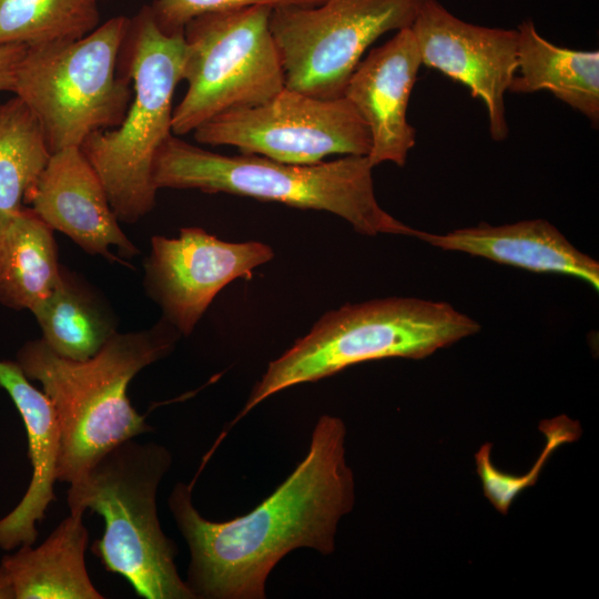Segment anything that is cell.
<instances>
[{"mask_svg":"<svg viewBox=\"0 0 599 599\" xmlns=\"http://www.w3.org/2000/svg\"><path fill=\"white\" fill-rule=\"evenodd\" d=\"M345 439L339 417L321 416L293 473L252 511L227 521L205 519L192 488L174 486L169 507L190 549L185 582L195 599H263L271 571L288 552L335 550L339 520L355 502Z\"/></svg>","mask_w":599,"mask_h":599,"instance_id":"obj_1","label":"cell"},{"mask_svg":"<svg viewBox=\"0 0 599 599\" xmlns=\"http://www.w3.org/2000/svg\"><path fill=\"white\" fill-rule=\"evenodd\" d=\"M180 335L162 318L150 329L115 333L85 361L59 356L42 338L21 346L16 362L30 380L40 382L59 422L58 481H74L113 447L154 430L132 406L129 385L167 356Z\"/></svg>","mask_w":599,"mask_h":599,"instance_id":"obj_2","label":"cell"},{"mask_svg":"<svg viewBox=\"0 0 599 599\" xmlns=\"http://www.w3.org/2000/svg\"><path fill=\"white\" fill-rule=\"evenodd\" d=\"M367 155H345L329 162L294 164L262 155H224L171 134L159 149L153 183L159 189H193L325 211L368 236L416 237L413 229L378 204Z\"/></svg>","mask_w":599,"mask_h":599,"instance_id":"obj_3","label":"cell"},{"mask_svg":"<svg viewBox=\"0 0 599 599\" xmlns=\"http://www.w3.org/2000/svg\"><path fill=\"white\" fill-rule=\"evenodd\" d=\"M172 465L166 447L125 440L70 483V512L91 510L104 520L91 552L145 599H195L177 572L176 544L161 528L156 496Z\"/></svg>","mask_w":599,"mask_h":599,"instance_id":"obj_4","label":"cell"},{"mask_svg":"<svg viewBox=\"0 0 599 599\" xmlns=\"http://www.w3.org/2000/svg\"><path fill=\"white\" fill-rule=\"evenodd\" d=\"M479 331L477 321L443 301L386 297L331 309L268 364L236 420L288 387L363 362L425 358Z\"/></svg>","mask_w":599,"mask_h":599,"instance_id":"obj_5","label":"cell"},{"mask_svg":"<svg viewBox=\"0 0 599 599\" xmlns=\"http://www.w3.org/2000/svg\"><path fill=\"white\" fill-rule=\"evenodd\" d=\"M183 32L166 33L150 6L130 22L119 64L132 100L120 125L85 139L80 149L99 175L119 221L132 223L155 205V155L172 133V100L183 80Z\"/></svg>","mask_w":599,"mask_h":599,"instance_id":"obj_6","label":"cell"},{"mask_svg":"<svg viewBox=\"0 0 599 599\" xmlns=\"http://www.w3.org/2000/svg\"><path fill=\"white\" fill-rule=\"evenodd\" d=\"M130 22L119 16L79 40L27 47L13 93L38 119L51 153L123 121L133 91L118 65Z\"/></svg>","mask_w":599,"mask_h":599,"instance_id":"obj_7","label":"cell"},{"mask_svg":"<svg viewBox=\"0 0 599 599\" xmlns=\"http://www.w3.org/2000/svg\"><path fill=\"white\" fill-rule=\"evenodd\" d=\"M272 10L260 4L209 12L184 27L187 90L173 109L174 135L193 132L224 112L262 104L285 88L270 29Z\"/></svg>","mask_w":599,"mask_h":599,"instance_id":"obj_8","label":"cell"},{"mask_svg":"<svg viewBox=\"0 0 599 599\" xmlns=\"http://www.w3.org/2000/svg\"><path fill=\"white\" fill-rule=\"evenodd\" d=\"M425 0H325L316 7L274 8L270 29L282 57L285 87L334 99L380 35L410 28Z\"/></svg>","mask_w":599,"mask_h":599,"instance_id":"obj_9","label":"cell"},{"mask_svg":"<svg viewBox=\"0 0 599 599\" xmlns=\"http://www.w3.org/2000/svg\"><path fill=\"white\" fill-rule=\"evenodd\" d=\"M193 133L201 144L231 145L294 164L370 150L368 128L344 95L323 99L286 87L262 104L219 114Z\"/></svg>","mask_w":599,"mask_h":599,"instance_id":"obj_10","label":"cell"},{"mask_svg":"<svg viewBox=\"0 0 599 599\" xmlns=\"http://www.w3.org/2000/svg\"><path fill=\"white\" fill-rule=\"evenodd\" d=\"M273 257V248L262 242L232 243L201 227H183L176 237L151 238L144 285L163 319L187 336L227 284L251 278Z\"/></svg>","mask_w":599,"mask_h":599,"instance_id":"obj_11","label":"cell"},{"mask_svg":"<svg viewBox=\"0 0 599 599\" xmlns=\"http://www.w3.org/2000/svg\"><path fill=\"white\" fill-rule=\"evenodd\" d=\"M410 30L422 64L466 85L487 110L490 138L508 136L505 93L518 68V32L466 22L425 0Z\"/></svg>","mask_w":599,"mask_h":599,"instance_id":"obj_12","label":"cell"},{"mask_svg":"<svg viewBox=\"0 0 599 599\" xmlns=\"http://www.w3.org/2000/svg\"><path fill=\"white\" fill-rule=\"evenodd\" d=\"M23 204L91 255L121 263V257L139 253L120 229L105 189L80 148L52 153Z\"/></svg>","mask_w":599,"mask_h":599,"instance_id":"obj_13","label":"cell"},{"mask_svg":"<svg viewBox=\"0 0 599 599\" xmlns=\"http://www.w3.org/2000/svg\"><path fill=\"white\" fill-rule=\"evenodd\" d=\"M422 65L410 28L373 49L357 64L343 95L354 105L370 135L367 158L374 166L392 162L404 166L416 142L407 120L409 98Z\"/></svg>","mask_w":599,"mask_h":599,"instance_id":"obj_14","label":"cell"},{"mask_svg":"<svg viewBox=\"0 0 599 599\" xmlns=\"http://www.w3.org/2000/svg\"><path fill=\"white\" fill-rule=\"evenodd\" d=\"M0 387L12 399L24 424L32 467L30 484L18 505L0 518V549L32 546L50 504L55 499L60 426L49 397L23 374L17 362L0 359Z\"/></svg>","mask_w":599,"mask_h":599,"instance_id":"obj_15","label":"cell"},{"mask_svg":"<svg viewBox=\"0 0 599 599\" xmlns=\"http://www.w3.org/2000/svg\"><path fill=\"white\" fill-rule=\"evenodd\" d=\"M416 238L445 251L461 252L536 273L575 276L599 290V263L542 219L498 226L481 223L445 234L418 231Z\"/></svg>","mask_w":599,"mask_h":599,"instance_id":"obj_16","label":"cell"},{"mask_svg":"<svg viewBox=\"0 0 599 599\" xmlns=\"http://www.w3.org/2000/svg\"><path fill=\"white\" fill-rule=\"evenodd\" d=\"M89 531L82 512H70L38 547L23 546L1 559L16 599H102L85 565Z\"/></svg>","mask_w":599,"mask_h":599,"instance_id":"obj_17","label":"cell"},{"mask_svg":"<svg viewBox=\"0 0 599 599\" xmlns=\"http://www.w3.org/2000/svg\"><path fill=\"white\" fill-rule=\"evenodd\" d=\"M518 74L508 91L528 94L550 91L557 99L599 123V51L558 47L536 30L531 20L518 29Z\"/></svg>","mask_w":599,"mask_h":599,"instance_id":"obj_18","label":"cell"},{"mask_svg":"<svg viewBox=\"0 0 599 599\" xmlns=\"http://www.w3.org/2000/svg\"><path fill=\"white\" fill-rule=\"evenodd\" d=\"M53 230L22 206L0 219V304L33 312L61 278Z\"/></svg>","mask_w":599,"mask_h":599,"instance_id":"obj_19","label":"cell"},{"mask_svg":"<svg viewBox=\"0 0 599 599\" xmlns=\"http://www.w3.org/2000/svg\"><path fill=\"white\" fill-rule=\"evenodd\" d=\"M32 313L48 347L72 361L94 356L118 333L111 311L63 268L52 293Z\"/></svg>","mask_w":599,"mask_h":599,"instance_id":"obj_20","label":"cell"},{"mask_svg":"<svg viewBox=\"0 0 599 599\" xmlns=\"http://www.w3.org/2000/svg\"><path fill=\"white\" fill-rule=\"evenodd\" d=\"M51 151L29 106L17 95L0 104V219L23 206Z\"/></svg>","mask_w":599,"mask_h":599,"instance_id":"obj_21","label":"cell"},{"mask_svg":"<svg viewBox=\"0 0 599 599\" xmlns=\"http://www.w3.org/2000/svg\"><path fill=\"white\" fill-rule=\"evenodd\" d=\"M99 0H0V44L79 40L99 26Z\"/></svg>","mask_w":599,"mask_h":599,"instance_id":"obj_22","label":"cell"},{"mask_svg":"<svg viewBox=\"0 0 599 599\" xmlns=\"http://www.w3.org/2000/svg\"><path fill=\"white\" fill-rule=\"evenodd\" d=\"M540 430L546 435L547 443L534 468L522 476H514L496 468L489 443L483 445L475 455L484 494L501 515L508 514L511 504L522 490L535 485L550 455L559 446L577 440L581 434L578 423L564 415L544 420Z\"/></svg>","mask_w":599,"mask_h":599,"instance_id":"obj_23","label":"cell"},{"mask_svg":"<svg viewBox=\"0 0 599 599\" xmlns=\"http://www.w3.org/2000/svg\"><path fill=\"white\" fill-rule=\"evenodd\" d=\"M325 0H154L150 6L158 26L166 33L183 32L194 18L216 11L252 6L316 7Z\"/></svg>","mask_w":599,"mask_h":599,"instance_id":"obj_24","label":"cell"},{"mask_svg":"<svg viewBox=\"0 0 599 599\" xmlns=\"http://www.w3.org/2000/svg\"><path fill=\"white\" fill-rule=\"evenodd\" d=\"M26 44H0V92L14 91L17 72L27 51Z\"/></svg>","mask_w":599,"mask_h":599,"instance_id":"obj_25","label":"cell"},{"mask_svg":"<svg viewBox=\"0 0 599 599\" xmlns=\"http://www.w3.org/2000/svg\"><path fill=\"white\" fill-rule=\"evenodd\" d=\"M0 599H16V591L7 569L0 564Z\"/></svg>","mask_w":599,"mask_h":599,"instance_id":"obj_26","label":"cell"}]
</instances>
